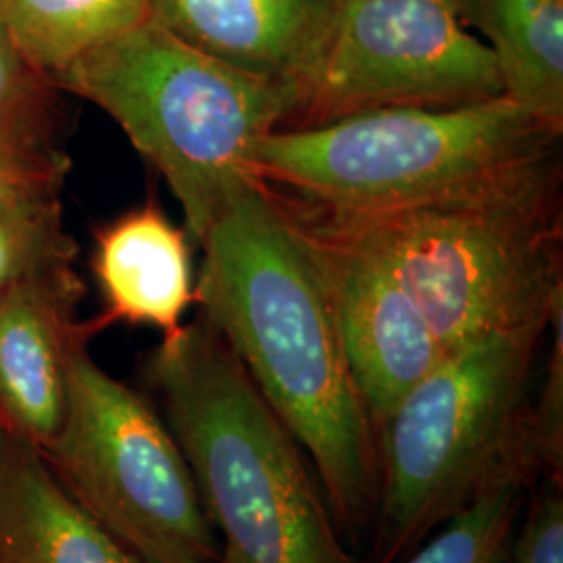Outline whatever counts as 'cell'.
Masks as SVG:
<instances>
[{
	"instance_id": "1",
	"label": "cell",
	"mask_w": 563,
	"mask_h": 563,
	"mask_svg": "<svg viewBox=\"0 0 563 563\" xmlns=\"http://www.w3.org/2000/svg\"><path fill=\"white\" fill-rule=\"evenodd\" d=\"M195 302L313 462L336 523L378 505V439L342 346L332 286L297 202L239 181L202 236Z\"/></svg>"
},
{
	"instance_id": "2",
	"label": "cell",
	"mask_w": 563,
	"mask_h": 563,
	"mask_svg": "<svg viewBox=\"0 0 563 563\" xmlns=\"http://www.w3.org/2000/svg\"><path fill=\"white\" fill-rule=\"evenodd\" d=\"M148 380L180 444L220 563H355L301 444L202 316L151 355Z\"/></svg>"
},
{
	"instance_id": "3",
	"label": "cell",
	"mask_w": 563,
	"mask_h": 563,
	"mask_svg": "<svg viewBox=\"0 0 563 563\" xmlns=\"http://www.w3.org/2000/svg\"><path fill=\"white\" fill-rule=\"evenodd\" d=\"M313 209L388 265L446 351L547 330L563 309L558 155L457 199L376 213Z\"/></svg>"
},
{
	"instance_id": "4",
	"label": "cell",
	"mask_w": 563,
	"mask_h": 563,
	"mask_svg": "<svg viewBox=\"0 0 563 563\" xmlns=\"http://www.w3.org/2000/svg\"><path fill=\"white\" fill-rule=\"evenodd\" d=\"M55 86L95 102L162 174L201 244L260 142L282 130L290 86L216 59L146 18L74 60Z\"/></svg>"
},
{
	"instance_id": "5",
	"label": "cell",
	"mask_w": 563,
	"mask_h": 563,
	"mask_svg": "<svg viewBox=\"0 0 563 563\" xmlns=\"http://www.w3.org/2000/svg\"><path fill=\"white\" fill-rule=\"evenodd\" d=\"M560 139L499 97L276 130L260 142L253 169L328 213H376L478 192L558 155Z\"/></svg>"
},
{
	"instance_id": "6",
	"label": "cell",
	"mask_w": 563,
	"mask_h": 563,
	"mask_svg": "<svg viewBox=\"0 0 563 563\" xmlns=\"http://www.w3.org/2000/svg\"><path fill=\"white\" fill-rule=\"evenodd\" d=\"M544 332H499L449 351L378 428L384 562L420 543L507 465L539 467L526 386Z\"/></svg>"
},
{
	"instance_id": "7",
	"label": "cell",
	"mask_w": 563,
	"mask_h": 563,
	"mask_svg": "<svg viewBox=\"0 0 563 563\" xmlns=\"http://www.w3.org/2000/svg\"><path fill=\"white\" fill-rule=\"evenodd\" d=\"M78 504L144 563H220L180 444L155 407L88 353L69 357L59 432L42 451Z\"/></svg>"
},
{
	"instance_id": "8",
	"label": "cell",
	"mask_w": 563,
	"mask_h": 563,
	"mask_svg": "<svg viewBox=\"0 0 563 563\" xmlns=\"http://www.w3.org/2000/svg\"><path fill=\"white\" fill-rule=\"evenodd\" d=\"M282 130L384 109H451L504 97L495 59L449 0H336L290 81Z\"/></svg>"
},
{
	"instance_id": "9",
	"label": "cell",
	"mask_w": 563,
	"mask_h": 563,
	"mask_svg": "<svg viewBox=\"0 0 563 563\" xmlns=\"http://www.w3.org/2000/svg\"><path fill=\"white\" fill-rule=\"evenodd\" d=\"M295 202L320 251L349 369L378 434L402 397L449 351L386 263L307 202Z\"/></svg>"
},
{
	"instance_id": "10",
	"label": "cell",
	"mask_w": 563,
	"mask_h": 563,
	"mask_svg": "<svg viewBox=\"0 0 563 563\" xmlns=\"http://www.w3.org/2000/svg\"><path fill=\"white\" fill-rule=\"evenodd\" d=\"M81 284L74 269L25 282L0 297V428L44 451L59 432L69 357L101 330L76 322Z\"/></svg>"
},
{
	"instance_id": "11",
	"label": "cell",
	"mask_w": 563,
	"mask_h": 563,
	"mask_svg": "<svg viewBox=\"0 0 563 563\" xmlns=\"http://www.w3.org/2000/svg\"><path fill=\"white\" fill-rule=\"evenodd\" d=\"M190 236L153 199L95 232L92 272L104 313L97 323L157 328L172 336L195 302Z\"/></svg>"
},
{
	"instance_id": "12",
	"label": "cell",
	"mask_w": 563,
	"mask_h": 563,
	"mask_svg": "<svg viewBox=\"0 0 563 563\" xmlns=\"http://www.w3.org/2000/svg\"><path fill=\"white\" fill-rule=\"evenodd\" d=\"M336 0H151V20L202 53L290 86Z\"/></svg>"
},
{
	"instance_id": "13",
	"label": "cell",
	"mask_w": 563,
	"mask_h": 563,
	"mask_svg": "<svg viewBox=\"0 0 563 563\" xmlns=\"http://www.w3.org/2000/svg\"><path fill=\"white\" fill-rule=\"evenodd\" d=\"M0 563H144L55 478L41 451L0 432Z\"/></svg>"
},
{
	"instance_id": "14",
	"label": "cell",
	"mask_w": 563,
	"mask_h": 563,
	"mask_svg": "<svg viewBox=\"0 0 563 563\" xmlns=\"http://www.w3.org/2000/svg\"><path fill=\"white\" fill-rule=\"evenodd\" d=\"M488 46L504 97L563 132V0H449Z\"/></svg>"
},
{
	"instance_id": "15",
	"label": "cell",
	"mask_w": 563,
	"mask_h": 563,
	"mask_svg": "<svg viewBox=\"0 0 563 563\" xmlns=\"http://www.w3.org/2000/svg\"><path fill=\"white\" fill-rule=\"evenodd\" d=\"M21 53L51 80L151 15V0H0Z\"/></svg>"
},
{
	"instance_id": "16",
	"label": "cell",
	"mask_w": 563,
	"mask_h": 563,
	"mask_svg": "<svg viewBox=\"0 0 563 563\" xmlns=\"http://www.w3.org/2000/svg\"><path fill=\"white\" fill-rule=\"evenodd\" d=\"M532 470L537 467L526 460L507 465L405 563H507L509 537Z\"/></svg>"
},
{
	"instance_id": "17",
	"label": "cell",
	"mask_w": 563,
	"mask_h": 563,
	"mask_svg": "<svg viewBox=\"0 0 563 563\" xmlns=\"http://www.w3.org/2000/svg\"><path fill=\"white\" fill-rule=\"evenodd\" d=\"M74 257L59 201L0 213V297L25 282L74 269Z\"/></svg>"
},
{
	"instance_id": "18",
	"label": "cell",
	"mask_w": 563,
	"mask_h": 563,
	"mask_svg": "<svg viewBox=\"0 0 563 563\" xmlns=\"http://www.w3.org/2000/svg\"><path fill=\"white\" fill-rule=\"evenodd\" d=\"M57 90L21 53L0 7V134L51 142Z\"/></svg>"
},
{
	"instance_id": "19",
	"label": "cell",
	"mask_w": 563,
	"mask_h": 563,
	"mask_svg": "<svg viewBox=\"0 0 563 563\" xmlns=\"http://www.w3.org/2000/svg\"><path fill=\"white\" fill-rule=\"evenodd\" d=\"M69 162L51 142L0 134V213L59 201Z\"/></svg>"
},
{
	"instance_id": "20",
	"label": "cell",
	"mask_w": 563,
	"mask_h": 563,
	"mask_svg": "<svg viewBox=\"0 0 563 563\" xmlns=\"http://www.w3.org/2000/svg\"><path fill=\"white\" fill-rule=\"evenodd\" d=\"M507 562L563 563V504L560 495H551L541 504H534Z\"/></svg>"
},
{
	"instance_id": "21",
	"label": "cell",
	"mask_w": 563,
	"mask_h": 563,
	"mask_svg": "<svg viewBox=\"0 0 563 563\" xmlns=\"http://www.w3.org/2000/svg\"><path fill=\"white\" fill-rule=\"evenodd\" d=\"M0 432H2V428H0Z\"/></svg>"
}]
</instances>
